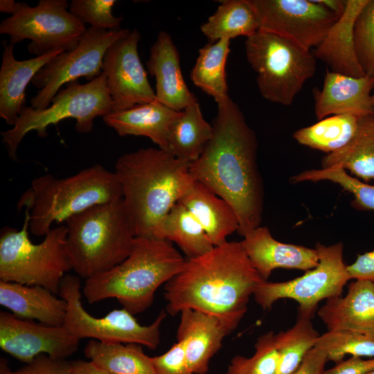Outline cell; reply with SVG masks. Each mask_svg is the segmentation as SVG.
I'll use <instances>...</instances> for the list:
<instances>
[{"mask_svg": "<svg viewBox=\"0 0 374 374\" xmlns=\"http://www.w3.org/2000/svg\"><path fill=\"white\" fill-rule=\"evenodd\" d=\"M243 237V248L265 280L278 268L306 271L318 265L319 255L315 248L280 242L265 226H259Z\"/></svg>", "mask_w": 374, "mask_h": 374, "instance_id": "19", "label": "cell"}, {"mask_svg": "<svg viewBox=\"0 0 374 374\" xmlns=\"http://www.w3.org/2000/svg\"><path fill=\"white\" fill-rule=\"evenodd\" d=\"M373 368L374 358L364 359L359 357L352 356L326 370L324 374H365Z\"/></svg>", "mask_w": 374, "mask_h": 374, "instance_id": "44", "label": "cell"}, {"mask_svg": "<svg viewBox=\"0 0 374 374\" xmlns=\"http://www.w3.org/2000/svg\"><path fill=\"white\" fill-rule=\"evenodd\" d=\"M79 342L64 326H48L0 312V347L25 364L43 354L66 359L77 351Z\"/></svg>", "mask_w": 374, "mask_h": 374, "instance_id": "16", "label": "cell"}, {"mask_svg": "<svg viewBox=\"0 0 374 374\" xmlns=\"http://www.w3.org/2000/svg\"><path fill=\"white\" fill-rule=\"evenodd\" d=\"M265 280L240 242H226L206 253L187 258L183 269L165 284L166 310L185 309L222 319L233 330L247 310L249 298Z\"/></svg>", "mask_w": 374, "mask_h": 374, "instance_id": "2", "label": "cell"}, {"mask_svg": "<svg viewBox=\"0 0 374 374\" xmlns=\"http://www.w3.org/2000/svg\"><path fill=\"white\" fill-rule=\"evenodd\" d=\"M325 351L318 347L312 348L292 374H324L328 362Z\"/></svg>", "mask_w": 374, "mask_h": 374, "instance_id": "43", "label": "cell"}, {"mask_svg": "<svg viewBox=\"0 0 374 374\" xmlns=\"http://www.w3.org/2000/svg\"><path fill=\"white\" fill-rule=\"evenodd\" d=\"M354 42L364 73L374 78V0H368L356 19Z\"/></svg>", "mask_w": 374, "mask_h": 374, "instance_id": "38", "label": "cell"}, {"mask_svg": "<svg viewBox=\"0 0 374 374\" xmlns=\"http://www.w3.org/2000/svg\"><path fill=\"white\" fill-rule=\"evenodd\" d=\"M65 225L73 270L85 280L123 262L136 238L122 199L93 206L68 219Z\"/></svg>", "mask_w": 374, "mask_h": 374, "instance_id": "6", "label": "cell"}, {"mask_svg": "<svg viewBox=\"0 0 374 374\" xmlns=\"http://www.w3.org/2000/svg\"><path fill=\"white\" fill-rule=\"evenodd\" d=\"M24 2H15L14 0H1L0 12L15 15L23 6Z\"/></svg>", "mask_w": 374, "mask_h": 374, "instance_id": "47", "label": "cell"}, {"mask_svg": "<svg viewBox=\"0 0 374 374\" xmlns=\"http://www.w3.org/2000/svg\"><path fill=\"white\" fill-rule=\"evenodd\" d=\"M115 0H73L69 3V11L84 24L107 30L121 29L123 17H115L112 9Z\"/></svg>", "mask_w": 374, "mask_h": 374, "instance_id": "39", "label": "cell"}, {"mask_svg": "<svg viewBox=\"0 0 374 374\" xmlns=\"http://www.w3.org/2000/svg\"><path fill=\"white\" fill-rule=\"evenodd\" d=\"M78 276L66 274L59 294L67 303L64 326L78 339L91 338L105 343L136 344L155 349L160 344V328L166 314L161 311L150 325H141L125 308L115 309L103 317L88 313L82 303Z\"/></svg>", "mask_w": 374, "mask_h": 374, "instance_id": "10", "label": "cell"}, {"mask_svg": "<svg viewBox=\"0 0 374 374\" xmlns=\"http://www.w3.org/2000/svg\"><path fill=\"white\" fill-rule=\"evenodd\" d=\"M371 103L374 107V93H373L371 95Z\"/></svg>", "mask_w": 374, "mask_h": 374, "instance_id": "48", "label": "cell"}, {"mask_svg": "<svg viewBox=\"0 0 374 374\" xmlns=\"http://www.w3.org/2000/svg\"><path fill=\"white\" fill-rule=\"evenodd\" d=\"M368 0H347L344 13L330 28L313 54L326 63L331 71L353 77L364 73L356 54L354 26Z\"/></svg>", "mask_w": 374, "mask_h": 374, "instance_id": "23", "label": "cell"}, {"mask_svg": "<svg viewBox=\"0 0 374 374\" xmlns=\"http://www.w3.org/2000/svg\"><path fill=\"white\" fill-rule=\"evenodd\" d=\"M213 132V125L205 120L198 101L195 102L181 111L172 122L167 152L191 163L202 154Z\"/></svg>", "mask_w": 374, "mask_h": 374, "instance_id": "27", "label": "cell"}, {"mask_svg": "<svg viewBox=\"0 0 374 374\" xmlns=\"http://www.w3.org/2000/svg\"><path fill=\"white\" fill-rule=\"evenodd\" d=\"M111 112L112 101L107 88L106 76L102 73L86 84L75 81L66 84L44 109L24 107L14 126L1 132L2 141L10 158L17 161V148L28 132L35 131L39 137H44L50 125L73 118L78 132L89 133L93 130L96 117H103Z\"/></svg>", "mask_w": 374, "mask_h": 374, "instance_id": "8", "label": "cell"}, {"mask_svg": "<svg viewBox=\"0 0 374 374\" xmlns=\"http://www.w3.org/2000/svg\"><path fill=\"white\" fill-rule=\"evenodd\" d=\"M247 60L256 73L262 96L290 105L317 69L313 53L273 33L258 30L245 41Z\"/></svg>", "mask_w": 374, "mask_h": 374, "instance_id": "9", "label": "cell"}, {"mask_svg": "<svg viewBox=\"0 0 374 374\" xmlns=\"http://www.w3.org/2000/svg\"><path fill=\"white\" fill-rule=\"evenodd\" d=\"M315 346L322 348L328 361L339 363L346 355L374 358V333L334 330L320 335Z\"/></svg>", "mask_w": 374, "mask_h": 374, "instance_id": "36", "label": "cell"}, {"mask_svg": "<svg viewBox=\"0 0 374 374\" xmlns=\"http://www.w3.org/2000/svg\"><path fill=\"white\" fill-rule=\"evenodd\" d=\"M156 374H194L190 369L183 345L175 343L161 355L151 357Z\"/></svg>", "mask_w": 374, "mask_h": 374, "instance_id": "41", "label": "cell"}, {"mask_svg": "<svg viewBox=\"0 0 374 374\" xmlns=\"http://www.w3.org/2000/svg\"><path fill=\"white\" fill-rule=\"evenodd\" d=\"M319 255L318 265L296 278L283 282L263 281L253 296L263 309L271 308L282 299L296 301L299 307L317 310L324 299L341 296L344 287L350 277L344 260V244L337 242L315 246Z\"/></svg>", "mask_w": 374, "mask_h": 374, "instance_id": "13", "label": "cell"}, {"mask_svg": "<svg viewBox=\"0 0 374 374\" xmlns=\"http://www.w3.org/2000/svg\"><path fill=\"white\" fill-rule=\"evenodd\" d=\"M69 7L66 0H40L33 7L24 3L17 12L2 20L0 33L10 36L9 42L14 45L30 40L28 51L36 57L55 50H71L87 28Z\"/></svg>", "mask_w": 374, "mask_h": 374, "instance_id": "11", "label": "cell"}, {"mask_svg": "<svg viewBox=\"0 0 374 374\" xmlns=\"http://www.w3.org/2000/svg\"><path fill=\"white\" fill-rule=\"evenodd\" d=\"M213 136L190 164L195 181L226 201L235 211L238 233L260 226L264 190L257 163L258 142L238 106L230 98L217 104Z\"/></svg>", "mask_w": 374, "mask_h": 374, "instance_id": "1", "label": "cell"}, {"mask_svg": "<svg viewBox=\"0 0 374 374\" xmlns=\"http://www.w3.org/2000/svg\"><path fill=\"white\" fill-rule=\"evenodd\" d=\"M359 120V117L354 115H332L296 130L293 138L302 145L330 154L349 143Z\"/></svg>", "mask_w": 374, "mask_h": 374, "instance_id": "34", "label": "cell"}, {"mask_svg": "<svg viewBox=\"0 0 374 374\" xmlns=\"http://www.w3.org/2000/svg\"><path fill=\"white\" fill-rule=\"evenodd\" d=\"M341 168L363 181L374 180V115L359 118L357 130L341 149L326 154L321 168Z\"/></svg>", "mask_w": 374, "mask_h": 374, "instance_id": "28", "label": "cell"}, {"mask_svg": "<svg viewBox=\"0 0 374 374\" xmlns=\"http://www.w3.org/2000/svg\"><path fill=\"white\" fill-rule=\"evenodd\" d=\"M274 335L269 332L260 336L252 356L236 355L232 358L225 374H276L279 354Z\"/></svg>", "mask_w": 374, "mask_h": 374, "instance_id": "37", "label": "cell"}, {"mask_svg": "<svg viewBox=\"0 0 374 374\" xmlns=\"http://www.w3.org/2000/svg\"><path fill=\"white\" fill-rule=\"evenodd\" d=\"M233 329L222 319L201 311L185 309L180 312L177 341L182 344L188 366L194 374H206L211 358L224 338Z\"/></svg>", "mask_w": 374, "mask_h": 374, "instance_id": "18", "label": "cell"}, {"mask_svg": "<svg viewBox=\"0 0 374 374\" xmlns=\"http://www.w3.org/2000/svg\"><path fill=\"white\" fill-rule=\"evenodd\" d=\"M230 40L211 42L199 50V55L190 73L193 82L217 104L227 100L226 64L230 52Z\"/></svg>", "mask_w": 374, "mask_h": 374, "instance_id": "32", "label": "cell"}, {"mask_svg": "<svg viewBox=\"0 0 374 374\" xmlns=\"http://www.w3.org/2000/svg\"><path fill=\"white\" fill-rule=\"evenodd\" d=\"M130 32L122 28H87L74 48L58 54L35 75L32 83L39 90L30 99V107L44 109L50 105L62 86L79 78H85L89 82L100 76L107 51Z\"/></svg>", "mask_w": 374, "mask_h": 374, "instance_id": "12", "label": "cell"}, {"mask_svg": "<svg viewBox=\"0 0 374 374\" xmlns=\"http://www.w3.org/2000/svg\"><path fill=\"white\" fill-rule=\"evenodd\" d=\"M140 39L138 30H130L114 42L105 55L102 72L106 76L112 112L157 100L139 55Z\"/></svg>", "mask_w": 374, "mask_h": 374, "instance_id": "15", "label": "cell"}, {"mask_svg": "<svg viewBox=\"0 0 374 374\" xmlns=\"http://www.w3.org/2000/svg\"><path fill=\"white\" fill-rule=\"evenodd\" d=\"M84 353L90 361L112 374H156L151 357L139 344L91 339Z\"/></svg>", "mask_w": 374, "mask_h": 374, "instance_id": "30", "label": "cell"}, {"mask_svg": "<svg viewBox=\"0 0 374 374\" xmlns=\"http://www.w3.org/2000/svg\"><path fill=\"white\" fill-rule=\"evenodd\" d=\"M21 229L6 226L0 234V280L44 287L59 294L66 273L72 268L66 248L67 229L60 224L39 244L29 238V209Z\"/></svg>", "mask_w": 374, "mask_h": 374, "instance_id": "7", "label": "cell"}, {"mask_svg": "<svg viewBox=\"0 0 374 374\" xmlns=\"http://www.w3.org/2000/svg\"><path fill=\"white\" fill-rule=\"evenodd\" d=\"M200 223L214 247L227 242V237L238 232L239 222L232 206L197 181L178 202Z\"/></svg>", "mask_w": 374, "mask_h": 374, "instance_id": "26", "label": "cell"}, {"mask_svg": "<svg viewBox=\"0 0 374 374\" xmlns=\"http://www.w3.org/2000/svg\"><path fill=\"white\" fill-rule=\"evenodd\" d=\"M316 310L299 306L295 324L274 335L279 362L276 374H292L320 336L312 319Z\"/></svg>", "mask_w": 374, "mask_h": 374, "instance_id": "31", "label": "cell"}, {"mask_svg": "<svg viewBox=\"0 0 374 374\" xmlns=\"http://www.w3.org/2000/svg\"><path fill=\"white\" fill-rule=\"evenodd\" d=\"M152 238L175 242L188 258L203 255L214 247L200 223L179 202L159 222Z\"/></svg>", "mask_w": 374, "mask_h": 374, "instance_id": "29", "label": "cell"}, {"mask_svg": "<svg viewBox=\"0 0 374 374\" xmlns=\"http://www.w3.org/2000/svg\"><path fill=\"white\" fill-rule=\"evenodd\" d=\"M121 199V187L114 172L95 164L65 178L50 174L35 178L18 208L29 209L30 233L45 236L54 223L62 224L93 206Z\"/></svg>", "mask_w": 374, "mask_h": 374, "instance_id": "5", "label": "cell"}, {"mask_svg": "<svg viewBox=\"0 0 374 374\" xmlns=\"http://www.w3.org/2000/svg\"><path fill=\"white\" fill-rule=\"evenodd\" d=\"M150 74L156 80V99L167 107L181 112L197 102L184 79L178 50L170 35L159 32L147 62Z\"/></svg>", "mask_w": 374, "mask_h": 374, "instance_id": "20", "label": "cell"}, {"mask_svg": "<svg viewBox=\"0 0 374 374\" xmlns=\"http://www.w3.org/2000/svg\"><path fill=\"white\" fill-rule=\"evenodd\" d=\"M318 316L328 330H349L374 333V283L355 280L344 296L326 300Z\"/></svg>", "mask_w": 374, "mask_h": 374, "instance_id": "22", "label": "cell"}, {"mask_svg": "<svg viewBox=\"0 0 374 374\" xmlns=\"http://www.w3.org/2000/svg\"><path fill=\"white\" fill-rule=\"evenodd\" d=\"M374 78L353 77L327 71L321 89L314 88V112L317 119L330 115L350 114L357 117L374 115L371 91Z\"/></svg>", "mask_w": 374, "mask_h": 374, "instance_id": "17", "label": "cell"}, {"mask_svg": "<svg viewBox=\"0 0 374 374\" xmlns=\"http://www.w3.org/2000/svg\"><path fill=\"white\" fill-rule=\"evenodd\" d=\"M3 50L0 68V116L14 126L25 107L26 89L38 71L58 54L55 50L33 58L17 60L14 55L15 45L2 42Z\"/></svg>", "mask_w": 374, "mask_h": 374, "instance_id": "21", "label": "cell"}, {"mask_svg": "<svg viewBox=\"0 0 374 374\" xmlns=\"http://www.w3.org/2000/svg\"><path fill=\"white\" fill-rule=\"evenodd\" d=\"M317 3L322 5L328 10L333 12L338 17L344 13L347 0H315Z\"/></svg>", "mask_w": 374, "mask_h": 374, "instance_id": "46", "label": "cell"}, {"mask_svg": "<svg viewBox=\"0 0 374 374\" xmlns=\"http://www.w3.org/2000/svg\"><path fill=\"white\" fill-rule=\"evenodd\" d=\"M190 164L159 148H141L117 159L114 173L136 237L152 238L159 222L193 185Z\"/></svg>", "mask_w": 374, "mask_h": 374, "instance_id": "3", "label": "cell"}, {"mask_svg": "<svg viewBox=\"0 0 374 374\" xmlns=\"http://www.w3.org/2000/svg\"><path fill=\"white\" fill-rule=\"evenodd\" d=\"M186 259L170 242L136 237L120 264L85 280L82 293L89 303L116 299L132 314L147 310L157 289L175 276Z\"/></svg>", "mask_w": 374, "mask_h": 374, "instance_id": "4", "label": "cell"}, {"mask_svg": "<svg viewBox=\"0 0 374 374\" xmlns=\"http://www.w3.org/2000/svg\"><path fill=\"white\" fill-rule=\"evenodd\" d=\"M350 279L374 283V250L359 254L354 262L347 265Z\"/></svg>", "mask_w": 374, "mask_h": 374, "instance_id": "42", "label": "cell"}, {"mask_svg": "<svg viewBox=\"0 0 374 374\" xmlns=\"http://www.w3.org/2000/svg\"><path fill=\"white\" fill-rule=\"evenodd\" d=\"M260 28L257 16L247 0L221 1L216 11L201 26L211 41L252 35Z\"/></svg>", "mask_w": 374, "mask_h": 374, "instance_id": "33", "label": "cell"}, {"mask_svg": "<svg viewBox=\"0 0 374 374\" xmlns=\"http://www.w3.org/2000/svg\"><path fill=\"white\" fill-rule=\"evenodd\" d=\"M365 374H374V368L366 373Z\"/></svg>", "mask_w": 374, "mask_h": 374, "instance_id": "49", "label": "cell"}, {"mask_svg": "<svg viewBox=\"0 0 374 374\" xmlns=\"http://www.w3.org/2000/svg\"><path fill=\"white\" fill-rule=\"evenodd\" d=\"M72 374H112L98 366L91 361L76 360L71 362Z\"/></svg>", "mask_w": 374, "mask_h": 374, "instance_id": "45", "label": "cell"}, {"mask_svg": "<svg viewBox=\"0 0 374 374\" xmlns=\"http://www.w3.org/2000/svg\"><path fill=\"white\" fill-rule=\"evenodd\" d=\"M259 30L310 51L317 47L338 17L315 0H247Z\"/></svg>", "mask_w": 374, "mask_h": 374, "instance_id": "14", "label": "cell"}, {"mask_svg": "<svg viewBox=\"0 0 374 374\" xmlns=\"http://www.w3.org/2000/svg\"><path fill=\"white\" fill-rule=\"evenodd\" d=\"M293 184L304 181H329L340 186L353 196V206L361 211H374V184H369L352 175L341 168H329L304 170L293 176Z\"/></svg>", "mask_w": 374, "mask_h": 374, "instance_id": "35", "label": "cell"}, {"mask_svg": "<svg viewBox=\"0 0 374 374\" xmlns=\"http://www.w3.org/2000/svg\"><path fill=\"white\" fill-rule=\"evenodd\" d=\"M179 112L155 100L111 112L103 116V121L121 136L148 137L159 148L167 151L170 127Z\"/></svg>", "mask_w": 374, "mask_h": 374, "instance_id": "25", "label": "cell"}, {"mask_svg": "<svg viewBox=\"0 0 374 374\" xmlns=\"http://www.w3.org/2000/svg\"><path fill=\"white\" fill-rule=\"evenodd\" d=\"M0 374H72L71 362L40 355L20 368L12 371L5 359L0 360Z\"/></svg>", "mask_w": 374, "mask_h": 374, "instance_id": "40", "label": "cell"}, {"mask_svg": "<svg viewBox=\"0 0 374 374\" xmlns=\"http://www.w3.org/2000/svg\"><path fill=\"white\" fill-rule=\"evenodd\" d=\"M0 304L15 317L53 326H64L67 303L49 290L0 280Z\"/></svg>", "mask_w": 374, "mask_h": 374, "instance_id": "24", "label": "cell"}]
</instances>
